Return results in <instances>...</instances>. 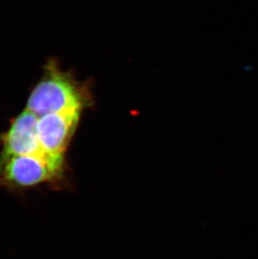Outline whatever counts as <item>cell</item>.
<instances>
[{"label": "cell", "instance_id": "2", "mask_svg": "<svg viewBox=\"0 0 258 259\" xmlns=\"http://www.w3.org/2000/svg\"><path fill=\"white\" fill-rule=\"evenodd\" d=\"M65 158H43L34 155L0 157V181L6 186L29 188L52 181L62 175Z\"/></svg>", "mask_w": 258, "mask_h": 259}, {"label": "cell", "instance_id": "1", "mask_svg": "<svg viewBox=\"0 0 258 259\" xmlns=\"http://www.w3.org/2000/svg\"><path fill=\"white\" fill-rule=\"evenodd\" d=\"M90 91L70 72L61 70L55 59L45 65L41 78L27 100L28 110L38 117L71 109L83 110L89 105Z\"/></svg>", "mask_w": 258, "mask_h": 259}, {"label": "cell", "instance_id": "4", "mask_svg": "<svg viewBox=\"0 0 258 259\" xmlns=\"http://www.w3.org/2000/svg\"><path fill=\"white\" fill-rule=\"evenodd\" d=\"M83 110L71 109L47 113L38 119V134L42 149L65 155Z\"/></svg>", "mask_w": 258, "mask_h": 259}, {"label": "cell", "instance_id": "3", "mask_svg": "<svg viewBox=\"0 0 258 259\" xmlns=\"http://www.w3.org/2000/svg\"><path fill=\"white\" fill-rule=\"evenodd\" d=\"M39 117L25 108L10 122V127L1 136V157L34 155L43 158L65 157L42 149L38 134Z\"/></svg>", "mask_w": 258, "mask_h": 259}]
</instances>
